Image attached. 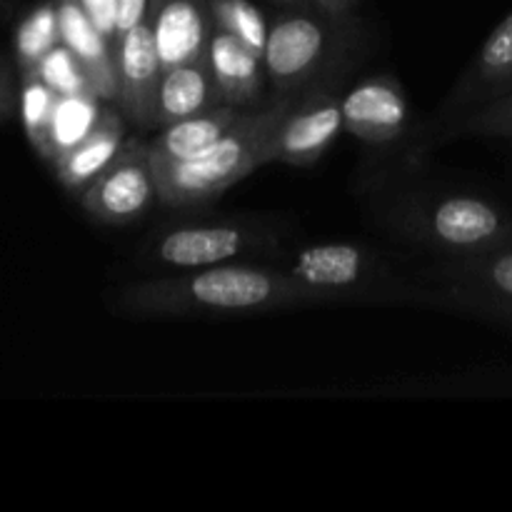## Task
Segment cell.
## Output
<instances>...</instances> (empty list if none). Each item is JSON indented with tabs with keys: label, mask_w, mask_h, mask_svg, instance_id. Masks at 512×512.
Returning a JSON list of instances; mask_svg holds the SVG:
<instances>
[{
	"label": "cell",
	"mask_w": 512,
	"mask_h": 512,
	"mask_svg": "<svg viewBox=\"0 0 512 512\" xmlns=\"http://www.w3.org/2000/svg\"><path fill=\"white\" fill-rule=\"evenodd\" d=\"M512 90V10L490 30L475 58L443 105L445 118H458Z\"/></svg>",
	"instance_id": "12"
},
{
	"label": "cell",
	"mask_w": 512,
	"mask_h": 512,
	"mask_svg": "<svg viewBox=\"0 0 512 512\" xmlns=\"http://www.w3.org/2000/svg\"><path fill=\"white\" fill-rule=\"evenodd\" d=\"M125 115L115 108H105L103 118L98 120L93 130L73 145L70 150L60 153L58 158L50 160L55 170V178L68 193L80 195L110 163L120 148L128 140V128H125Z\"/></svg>",
	"instance_id": "15"
},
{
	"label": "cell",
	"mask_w": 512,
	"mask_h": 512,
	"mask_svg": "<svg viewBox=\"0 0 512 512\" xmlns=\"http://www.w3.org/2000/svg\"><path fill=\"white\" fill-rule=\"evenodd\" d=\"M148 5L150 0H118V38L148 18Z\"/></svg>",
	"instance_id": "27"
},
{
	"label": "cell",
	"mask_w": 512,
	"mask_h": 512,
	"mask_svg": "<svg viewBox=\"0 0 512 512\" xmlns=\"http://www.w3.org/2000/svg\"><path fill=\"white\" fill-rule=\"evenodd\" d=\"M243 110L245 108L220 103L215 108L203 110V113L188 115V118L165 125L153 140H148L150 160L153 163H168V160L193 158L195 153L213 145L220 135L228 133L235 120L243 115Z\"/></svg>",
	"instance_id": "18"
},
{
	"label": "cell",
	"mask_w": 512,
	"mask_h": 512,
	"mask_svg": "<svg viewBox=\"0 0 512 512\" xmlns=\"http://www.w3.org/2000/svg\"><path fill=\"white\" fill-rule=\"evenodd\" d=\"M20 118H23L25 135H28L30 145L43 155L45 140H48L50 120H53L55 103H58V93L40 78L35 70L30 73H20Z\"/></svg>",
	"instance_id": "21"
},
{
	"label": "cell",
	"mask_w": 512,
	"mask_h": 512,
	"mask_svg": "<svg viewBox=\"0 0 512 512\" xmlns=\"http://www.w3.org/2000/svg\"><path fill=\"white\" fill-rule=\"evenodd\" d=\"M60 43L73 50L88 73L90 90L105 103H115L118 73H115V45L90 20L80 0H58Z\"/></svg>",
	"instance_id": "14"
},
{
	"label": "cell",
	"mask_w": 512,
	"mask_h": 512,
	"mask_svg": "<svg viewBox=\"0 0 512 512\" xmlns=\"http://www.w3.org/2000/svg\"><path fill=\"white\" fill-rule=\"evenodd\" d=\"M280 233L255 218H195L180 220L150 235L140 250L148 268L183 273L210 265L233 263L253 255H275Z\"/></svg>",
	"instance_id": "5"
},
{
	"label": "cell",
	"mask_w": 512,
	"mask_h": 512,
	"mask_svg": "<svg viewBox=\"0 0 512 512\" xmlns=\"http://www.w3.org/2000/svg\"><path fill=\"white\" fill-rule=\"evenodd\" d=\"M278 263V260H275ZM323 305H420L433 308V288L405 278L378 250L350 240L303 245L280 263Z\"/></svg>",
	"instance_id": "2"
},
{
	"label": "cell",
	"mask_w": 512,
	"mask_h": 512,
	"mask_svg": "<svg viewBox=\"0 0 512 512\" xmlns=\"http://www.w3.org/2000/svg\"><path fill=\"white\" fill-rule=\"evenodd\" d=\"M398 235L440 260L473 258L512 245V215L478 193H438L393 210Z\"/></svg>",
	"instance_id": "4"
},
{
	"label": "cell",
	"mask_w": 512,
	"mask_h": 512,
	"mask_svg": "<svg viewBox=\"0 0 512 512\" xmlns=\"http://www.w3.org/2000/svg\"><path fill=\"white\" fill-rule=\"evenodd\" d=\"M5 8H10V0H0V10H5Z\"/></svg>",
	"instance_id": "30"
},
{
	"label": "cell",
	"mask_w": 512,
	"mask_h": 512,
	"mask_svg": "<svg viewBox=\"0 0 512 512\" xmlns=\"http://www.w3.org/2000/svg\"><path fill=\"white\" fill-rule=\"evenodd\" d=\"M410 105L393 75H370L343 95V128L365 145H390L408 130Z\"/></svg>",
	"instance_id": "11"
},
{
	"label": "cell",
	"mask_w": 512,
	"mask_h": 512,
	"mask_svg": "<svg viewBox=\"0 0 512 512\" xmlns=\"http://www.w3.org/2000/svg\"><path fill=\"white\" fill-rule=\"evenodd\" d=\"M320 305L283 265L253 260L148 275L115 298V308L130 318H243Z\"/></svg>",
	"instance_id": "1"
},
{
	"label": "cell",
	"mask_w": 512,
	"mask_h": 512,
	"mask_svg": "<svg viewBox=\"0 0 512 512\" xmlns=\"http://www.w3.org/2000/svg\"><path fill=\"white\" fill-rule=\"evenodd\" d=\"M35 73L50 85L58 95H78V93H93L90 90L88 73H85L83 63L73 55L68 45L58 43L43 60L38 63Z\"/></svg>",
	"instance_id": "23"
},
{
	"label": "cell",
	"mask_w": 512,
	"mask_h": 512,
	"mask_svg": "<svg viewBox=\"0 0 512 512\" xmlns=\"http://www.w3.org/2000/svg\"><path fill=\"white\" fill-rule=\"evenodd\" d=\"M208 65L223 103L235 108H255V103L263 98L268 80L263 55L240 43L235 35L215 28L208 45Z\"/></svg>",
	"instance_id": "16"
},
{
	"label": "cell",
	"mask_w": 512,
	"mask_h": 512,
	"mask_svg": "<svg viewBox=\"0 0 512 512\" xmlns=\"http://www.w3.org/2000/svg\"><path fill=\"white\" fill-rule=\"evenodd\" d=\"M358 0H310L315 10L330 15V18H350Z\"/></svg>",
	"instance_id": "28"
},
{
	"label": "cell",
	"mask_w": 512,
	"mask_h": 512,
	"mask_svg": "<svg viewBox=\"0 0 512 512\" xmlns=\"http://www.w3.org/2000/svg\"><path fill=\"white\" fill-rule=\"evenodd\" d=\"M295 98L298 95H275L265 108H245L228 133L193 158L153 163L160 200L173 208L210 203L263 168L270 135Z\"/></svg>",
	"instance_id": "3"
},
{
	"label": "cell",
	"mask_w": 512,
	"mask_h": 512,
	"mask_svg": "<svg viewBox=\"0 0 512 512\" xmlns=\"http://www.w3.org/2000/svg\"><path fill=\"white\" fill-rule=\"evenodd\" d=\"M85 13L90 15L100 33L115 45L118 40V0H80Z\"/></svg>",
	"instance_id": "25"
},
{
	"label": "cell",
	"mask_w": 512,
	"mask_h": 512,
	"mask_svg": "<svg viewBox=\"0 0 512 512\" xmlns=\"http://www.w3.org/2000/svg\"><path fill=\"white\" fill-rule=\"evenodd\" d=\"M278 3H288V5H308L310 0H278Z\"/></svg>",
	"instance_id": "29"
},
{
	"label": "cell",
	"mask_w": 512,
	"mask_h": 512,
	"mask_svg": "<svg viewBox=\"0 0 512 512\" xmlns=\"http://www.w3.org/2000/svg\"><path fill=\"white\" fill-rule=\"evenodd\" d=\"M210 10H213L215 28L235 35L255 53H265L270 25L258 5L250 0H210Z\"/></svg>",
	"instance_id": "22"
},
{
	"label": "cell",
	"mask_w": 512,
	"mask_h": 512,
	"mask_svg": "<svg viewBox=\"0 0 512 512\" xmlns=\"http://www.w3.org/2000/svg\"><path fill=\"white\" fill-rule=\"evenodd\" d=\"M148 23L163 68L208 58L215 33L210 0H150Z\"/></svg>",
	"instance_id": "13"
},
{
	"label": "cell",
	"mask_w": 512,
	"mask_h": 512,
	"mask_svg": "<svg viewBox=\"0 0 512 512\" xmlns=\"http://www.w3.org/2000/svg\"><path fill=\"white\" fill-rule=\"evenodd\" d=\"M115 73H118V95H115L118 110L140 130H153V103L163 78V60L148 18L115 40Z\"/></svg>",
	"instance_id": "10"
},
{
	"label": "cell",
	"mask_w": 512,
	"mask_h": 512,
	"mask_svg": "<svg viewBox=\"0 0 512 512\" xmlns=\"http://www.w3.org/2000/svg\"><path fill=\"white\" fill-rule=\"evenodd\" d=\"M420 278L433 288V308L512 325V245L473 258L438 260Z\"/></svg>",
	"instance_id": "7"
},
{
	"label": "cell",
	"mask_w": 512,
	"mask_h": 512,
	"mask_svg": "<svg viewBox=\"0 0 512 512\" xmlns=\"http://www.w3.org/2000/svg\"><path fill=\"white\" fill-rule=\"evenodd\" d=\"M223 103L208 58L163 68L153 103V130Z\"/></svg>",
	"instance_id": "17"
},
{
	"label": "cell",
	"mask_w": 512,
	"mask_h": 512,
	"mask_svg": "<svg viewBox=\"0 0 512 512\" xmlns=\"http://www.w3.org/2000/svg\"><path fill=\"white\" fill-rule=\"evenodd\" d=\"M18 90H15L13 70H10L8 60L0 53V123L13 115L15 105H18Z\"/></svg>",
	"instance_id": "26"
},
{
	"label": "cell",
	"mask_w": 512,
	"mask_h": 512,
	"mask_svg": "<svg viewBox=\"0 0 512 512\" xmlns=\"http://www.w3.org/2000/svg\"><path fill=\"white\" fill-rule=\"evenodd\" d=\"M453 135H490L512 138V90L500 98L453 118Z\"/></svg>",
	"instance_id": "24"
},
{
	"label": "cell",
	"mask_w": 512,
	"mask_h": 512,
	"mask_svg": "<svg viewBox=\"0 0 512 512\" xmlns=\"http://www.w3.org/2000/svg\"><path fill=\"white\" fill-rule=\"evenodd\" d=\"M105 108H108L105 100H100L93 93L58 95L53 120H50L48 128V140H45L43 158L55 160L60 153L78 145L98 125Z\"/></svg>",
	"instance_id": "19"
},
{
	"label": "cell",
	"mask_w": 512,
	"mask_h": 512,
	"mask_svg": "<svg viewBox=\"0 0 512 512\" xmlns=\"http://www.w3.org/2000/svg\"><path fill=\"white\" fill-rule=\"evenodd\" d=\"M303 93L275 125L265 150V165H313L328 153L340 133H345L343 98L330 88H310Z\"/></svg>",
	"instance_id": "9"
},
{
	"label": "cell",
	"mask_w": 512,
	"mask_h": 512,
	"mask_svg": "<svg viewBox=\"0 0 512 512\" xmlns=\"http://www.w3.org/2000/svg\"><path fill=\"white\" fill-rule=\"evenodd\" d=\"M80 208L90 220L103 225H128L143 218L158 195L148 140L130 138L113 163L78 195Z\"/></svg>",
	"instance_id": "8"
},
{
	"label": "cell",
	"mask_w": 512,
	"mask_h": 512,
	"mask_svg": "<svg viewBox=\"0 0 512 512\" xmlns=\"http://www.w3.org/2000/svg\"><path fill=\"white\" fill-rule=\"evenodd\" d=\"M60 43L58 0H40L15 28V60L20 73L38 68L40 60Z\"/></svg>",
	"instance_id": "20"
},
{
	"label": "cell",
	"mask_w": 512,
	"mask_h": 512,
	"mask_svg": "<svg viewBox=\"0 0 512 512\" xmlns=\"http://www.w3.org/2000/svg\"><path fill=\"white\" fill-rule=\"evenodd\" d=\"M348 18L288 10L270 23L263 63L275 95H300L338 53L340 25Z\"/></svg>",
	"instance_id": "6"
}]
</instances>
